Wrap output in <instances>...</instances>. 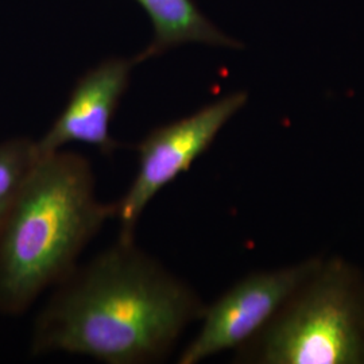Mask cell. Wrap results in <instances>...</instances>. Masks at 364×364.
<instances>
[{"mask_svg": "<svg viewBox=\"0 0 364 364\" xmlns=\"http://www.w3.org/2000/svg\"><path fill=\"white\" fill-rule=\"evenodd\" d=\"M205 304L158 260L117 239L60 282L39 313L31 353L68 352L108 364L169 356Z\"/></svg>", "mask_w": 364, "mask_h": 364, "instance_id": "obj_1", "label": "cell"}, {"mask_svg": "<svg viewBox=\"0 0 364 364\" xmlns=\"http://www.w3.org/2000/svg\"><path fill=\"white\" fill-rule=\"evenodd\" d=\"M117 212V203L97 200L87 158L61 150L41 156L0 223V312L21 314L63 282Z\"/></svg>", "mask_w": 364, "mask_h": 364, "instance_id": "obj_2", "label": "cell"}, {"mask_svg": "<svg viewBox=\"0 0 364 364\" xmlns=\"http://www.w3.org/2000/svg\"><path fill=\"white\" fill-rule=\"evenodd\" d=\"M237 363L364 364V274L341 258L318 266Z\"/></svg>", "mask_w": 364, "mask_h": 364, "instance_id": "obj_3", "label": "cell"}, {"mask_svg": "<svg viewBox=\"0 0 364 364\" xmlns=\"http://www.w3.org/2000/svg\"><path fill=\"white\" fill-rule=\"evenodd\" d=\"M247 100L246 92L230 93L189 117L158 127L136 144L138 173L126 195L117 201L119 240L134 242L136 224L150 201L189 170Z\"/></svg>", "mask_w": 364, "mask_h": 364, "instance_id": "obj_4", "label": "cell"}, {"mask_svg": "<svg viewBox=\"0 0 364 364\" xmlns=\"http://www.w3.org/2000/svg\"><path fill=\"white\" fill-rule=\"evenodd\" d=\"M320 260V257H312L248 274L237 281L210 306H205L201 328L182 351L178 363H200L220 352L243 347L273 320Z\"/></svg>", "mask_w": 364, "mask_h": 364, "instance_id": "obj_5", "label": "cell"}, {"mask_svg": "<svg viewBox=\"0 0 364 364\" xmlns=\"http://www.w3.org/2000/svg\"><path fill=\"white\" fill-rule=\"evenodd\" d=\"M134 58H109L88 70L75 85L68 105L37 142L41 156L60 151L65 144H90L111 156L123 144L109 134V124L130 82Z\"/></svg>", "mask_w": 364, "mask_h": 364, "instance_id": "obj_6", "label": "cell"}, {"mask_svg": "<svg viewBox=\"0 0 364 364\" xmlns=\"http://www.w3.org/2000/svg\"><path fill=\"white\" fill-rule=\"evenodd\" d=\"M149 14L156 37L151 45L134 58L135 64L159 55L182 43L197 42L220 48H240L200 11L195 0H136Z\"/></svg>", "mask_w": 364, "mask_h": 364, "instance_id": "obj_7", "label": "cell"}, {"mask_svg": "<svg viewBox=\"0 0 364 364\" xmlns=\"http://www.w3.org/2000/svg\"><path fill=\"white\" fill-rule=\"evenodd\" d=\"M39 159L37 142L27 138L0 144V223L13 208Z\"/></svg>", "mask_w": 364, "mask_h": 364, "instance_id": "obj_8", "label": "cell"}]
</instances>
